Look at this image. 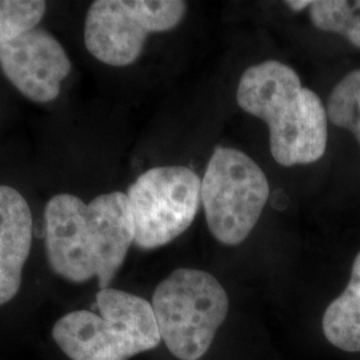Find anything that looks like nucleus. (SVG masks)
<instances>
[{
    "label": "nucleus",
    "mask_w": 360,
    "mask_h": 360,
    "mask_svg": "<svg viewBox=\"0 0 360 360\" xmlns=\"http://www.w3.org/2000/svg\"><path fill=\"white\" fill-rule=\"evenodd\" d=\"M236 102L247 114L266 122L271 154L281 166L311 165L326 153V107L314 91L303 87L290 65L266 60L248 67L239 80Z\"/></svg>",
    "instance_id": "obj_1"
},
{
    "label": "nucleus",
    "mask_w": 360,
    "mask_h": 360,
    "mask_svg": "<svg viewBox=\"0 0 360 360\" xmlns=\"http://www.w3.org/2000/svg\"><path fill=\"white\" fill-rule=\"evenodd\" d=\"M92 311H74L53 324L52 338L71 360H129L159 346L151 303L115 288L96 294Z\"/></svg>",
    "instance_id": "obj_2"
},
{
    "label": "nucleus",
    "mask_w": 360,
    "mask_h": 360,
    "mask_svg": "<svg viewBox=\"0 0 360 360\" xmlns=\"http://www.w3.org/2000/svg\"><path fill=\"white\" fill-rule=\"evenodd\" d=\"M151 306L168 351L179 360H199L227 318L229 296L210 272L179 269L158 284Z\"/></svg>",
    "instance_id": "obj_3"
},
{
    "label": "nucleus",
    "mask_w": 360,
    "mask_h": 360,
    "mask_svg": "<svg viewBox=\"0 0 360 360\" xmlns=\"http://www.w3.org/2000/svg\"><path fill=\"white\" fill-rule=\"evenodd\" d=\"M270 198V183L248 155L217 147L202 179V205L212 236L223 245L243 243Z\"/></svg>",
    "instance_id": "obj_4"
},
{
    "label": "nucleus",
    "mask_w": 360,
    "mask_h": 360,
    "mask_svg": "<svg viewBox=\"0 0 360 360\" xmlns=\"http://www.w3.org/2000/svg\"><path fill=\"white\" fill-rule=\"evenodd\" d=\"M186 11L187 3L181 0L94 1L84 23L86 49L104 65H132L148 35L174 30Z\"/></svg>",
    "instance_id": "obj_5"
},
{
    "label": "nucleus",
    "mask_w": 360,
    "mask_h": 360,
    "mask_svg": "<svg viewBox=\"0 0 360 360\" xmlns=\"http://www.w3.org/2000/svg\"><path fill=\"white\" fill-rule=\"evenodd\" d=\"M135 245L154 250L171 243L193 224L202 205V179L191 168L146 171L129 187Z\"/></svg>",
    "instance_id": "obj_6"
},
{
    "label": "nucleus",
    "mask_w": 360,
    "mask_h": 360,
    "mask_svg": "<svg viewBox=\"0 0 360 360\" xmlns=\"http://www.w3.org/2000/svg\"><path fill=\"white\" fill-rule=\"evenodd\" d=\"M46 248L53 272L72 283L99 275V257L89 205L70 193L51 198L44 210Z\"/></svg>",
    "instance_id": "obj_7"
},
{
    "label": "nucleus",
    "mask_w": 360,
    "mask_h": 360,
    "mask_svg": "<svg viewBox=\"0 0 360 360\" xmlns=\"http://www.w3.org/2000/svg\"><path fill=\"white\" fill-rule=\"evenodd\" d=\"M0 68L27 99L49 103L59 96L60 86L72 65L59 40L35 27L0 44Z\"/></svg>",
    "instance_id": "obj_8"
},
{
    "label": "nucleus",
    "mask_w": 360,
    "mask_h": 360,
    "mask_svg": "<svg viewBox=\"0 0 360 360\" xmlns=\"http://www.w3.org/2000/svg\"><path fill=\"white\" fill-rule=\"evenodd\" d=\"M89 217L96 233L101 290L107 288L123 266L135 242L134 218L127 193H103L89 203Z\"/></svg>",
    "instance_id": "obj_9"
},
{
    "label": "nucleus",
    "mask_w": 360,
    "mask_h": 360,
    "mask_svg": "<svg viewBox=\"0 0 360 360\" xmlns=\"http://www.w3.org/2000/svg\"><path fill=\"white\" fill-rule=\"evenodd\" d=\"M32 245V214L23 195L0 186V262L23 269Z\"/></svg>",
    "instance_id": "obj_10"
},
{
    "label": "nucleus",
    "mask_w": 360,
    "mask_h": 360,
    "mask_svg": "<svg viewBox=\"0 0 360 360\" xmlns=\"http://www.w3.org/2000/svg\"><path fill=\"white\" fill-rule=\"evenodd\" d=\"M322 327L333 346L346 352H360V252L352 263L346 290L326 309Z\"/></svg>",
    "instance_id": "obj_11"
},
{
    "label": "nucleus",
    "mask_w": 360,
    "mask_h": 360,
    "mask_svg": "<svg viewBox=\"0 0 360 360\" xmlns=\"http://www.w3.org/2000/svg\"><path fill=\"white\" fill-rule=\"evenodd\" d=\"M314 26L322 31L343 35L360 49V0H318L309 7Z\"/></svg>",
    "instance_id": "obj_12"
},
{
    "label": "nucleus",
    "mask_w": 360,
    "mask_h": 360,
    "mask_svg": "<svg viewBox=\"0 0 360 360\" xmlns=\"http://www.w3.org/2000/svg\"><path fill=\"white\" fill-rule=\"evenodd\" d=\"M326 112L336 127L348 129L360 144V70H355L335 86Z\"/></svg>",
    "instance_id": "obj_13"
},
{
    "label": "nucleus",
    "mask_w": 360,
    "mask_h": 360,
    "mask_svg": "<svg viewBox=\"0 0 360 360\" xmlns=\"http://www.w3.org/2000/svg\"><path fill=\"white\" fill-rule=\"evenodd\" d=\"M47 4L40 0H0V44L38 26Z\"/></svg>",
    "instance_id": "obj_14"
},
{
    "label": "nucleus",
    "mask_w": 360,
    "mask_h": 360,
    "mask_svg": "<svg viewBox=\"0 0 360 360\" xmlns=\"http://www.w3.org/2000/svg\"><path fill=\"white\" fill-rule=\"evenodd\" d=\"M22 269L0 262V306L13 300L20 290Z\"/></svg>",
    "instance_id": "obj_15"
},
{
    "label": "nucleus",
    "mask_w": 360,
    "mask_h": 360,
    "mask_svg": "<svg viewBox=\"0 0 360 360\" xmlns=\"http://www.w3.org/2000/svg\"><path fill=\"white\" fill-rule=\"evenodd\" d=\"M312 3H314V1H309V0H306V1H300V0H290V1H285V4H287L291 10H294V11H302V10L307 8V7H311Z\"/></svg>",
    "instance_id": "obj_16"
}]
</instances>
